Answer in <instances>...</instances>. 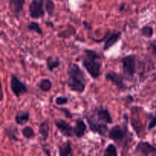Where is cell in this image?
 <instances>
[{"instance_id": "obj_1", "label": "cell", "mask_w": 156, "mask_h": 156, "mask_svg": "<svg viewBox=\"0 0 156 156\" xmlns=\"http://www.w3.org/2000/svg\"><path fill=\"white\" fill-rule=\"evenodd\" d=\"M67 85L73 92L83 93L86 88V76L79 66L70 62L66 70Z\"/></svg>"}, {"instance_id": "obj_2", "label": "cell", "mask_w": 156, "mask_h": 156, "mask_svg": "<svg viewBox=\"0 0 156 156\" xmlns=\"http://www.w3.org/2000/svg\"><path fill=\"white\" fill-rule=\"evenodd\" d=\"M82 66L92 79H97L101 76V56L97 51L91 49H85L82 56Z\"/></svg>"}, {"instance_id": "obj_3", "label": "cell", "mask_w": 156, "mask_h": 156, "mask_svg": "<svg viewBox=\"0 0 156 156\" xmlns=\"http://www.w3.org/2000/svg\"><path fill=\"white\" fill-rule=\"evenodd\" d=\"M126 123H127V120H126L124 123L122 125L117 124L112 126L108 132V137L110 140L114 141L120 146L126 144L129 141V135Z\"/></svg>"}, {"instance_id": "obj_4", "label": "cell", "mask_w": 156, "mask_h": 156, "mask_svg": "<svg viewBox=\"0 0 156 156\" xmlns=\"http://www.w3.org/2000/svg\"><path fill=\"white\" fill-rule=\"evenodd\" d=\"M121 63L123 66V75L125 79L132 81L137 72L138 60L135 54H130L123 56L121 59Z\"/></svg>"}, {"instance_id": "obj_5", "label": "cell", "mask_w": 156, "mask_h": 156, "mask_svg": "<svg viewBox=\"0 0 156 156\" xmlns=\"http://www.w3.org/2000/svg\"><path fill=\"white\" fill-rule=\"evenodd\" d=\"M85 119H86L88 127H89L90 130L91 132L94 133H98V135L101 136H105L107 133L109 132L108 124L99 121L98 119L94 117L93 114L85 116Z\"/></svg>"}, {"instance_id": "obj_6", "label": "cell", "mask_w": 156, "mask_h": 156, "mask_svg": "<svg viewBox=\"0 0 156 156\" xmlns=\"http://www.w3.org/2000/svg\"><path fill=\"white\" fill-rule=\"evenodd\" d=\"M10 86L12 93L16 98H20L28 91V88L25 82H22L15 74H11Z\"/></svg>"}, {"instance_id": "obj_7", "label": "cell", "mask_w": 156, "mask_h": 156, "mask_svg": "<svg viewBox=\"0 0 156 156\" xmlns=\"http://www.w3.org/2000/svg\"><path fill=\"white\" fill-rule=\"evenodd\" d=\"M29 15L34 19H38L45 15V0H31L28 6Z\"/></svg>"}, {"instance_id": "obj_8", "label": "cell", "mask_w": 156, "mask_h": 156, "mask_svg": "<svg viewBox=\"0 0 156 156\" xmlns=\"http://www.w3.org/2000/svg\"><path fill=\"white\" fill-rule=\"evenodd\" d=\"M133 154L135 156H156V148L149 142L140 141L137 143Z\"/></svg>"}, {"instance_id": "obj_9", "label": "cell", "mask_w": 156, "mask_h": 156, "mask_svg": "<svg viewBox=\"0 0 156 156\" xmlns=\"http://www.w3.org/2000/svg\"><path fill=\"white\" fill-rule=\"evenodd\" d=\"M105 77L108 82H111V83L114 84L120 91H123L128 88V87L126 86L124 82V76L120 73L114 71H108V73H105Z\"/></svg>"}, {"instance_id": "obj_10", "label": "cell", "mask_w": 156, "mask_h": 156, "mask_svg": "<svg viewBox=\"0 0 156 156\" xmlns=\"http://www.w3.org/2000/svg\"><path fill=\"white\" fill-rule=\"evenodd\" d=\"M54 124L58 130L64 136L67 138H71L74 135V129L69 123L62 119H55Z\"/></svg>"}, {"instance_id": "obj_11", "label": "cell", "mask_w": 156, "mask_h": 156, "mask_svg": "<svg viewBox=\"0 0 156 156\" xmlns=\"http://www.w3.org/2000/svg\"><path fill=\"white\" fill-rule=\"evenodd\" d=\"M93 115L99 121L104 123L111 124L113 123V117L110 111L103 107H100V108H98L97 109H95L94 114H93Z\"/></svg>"}, {"instance_id": "obj_12", "label": "cell", "mask_w": 156, "mask_h": 156, "mask_svg": "<svg viewBox=\"0 0 156 156\" xmlns=\"http://www.w3.org/2000/svg\"><path fill=\"white\" fill-rule=\"evenodd\" d=\"M121 34L122 33L120 31L109 32V34H107L106 39H105L103 47L104 51H107V50H110L112 47H114L120 41Z\"/></svg>"}, {"instance_id": "obj_13", "label": "cell", "mask_w": 156, "mask_h": 156, "mask_svg": "<svg viewBox=\"0 0 156 156\" xmlns=\"http://www.w3.org/2000/svg\"><path fill=\"white\" fill-rule=\"evenodd\" d=\"M25 0H9V7L12 15L18 17L24 9Z\"/></svg>"}, {"instance_id": "obj_14", "label": "cell", "mask_w": 156, "mask_h": 156, "mask_svg": "<svg viewBox=\"0 0 156 156\" xmlns=\"http://www.w3.org/2000/svg\"><path fill=\"white\" fill-rule=\"evenodd\" d=\"M3 133L5 136L7 137L11 142L15 143V142L19 141V138L18 137V128L14 125L10 124L5 126L3 129Z\"/></svg>"}, {"instance_id": "obj_15", "label": "cell", "mask_w": 156, "mask_h": 156, "mask_svg": "<svg viewBox=\"0 0 156 156\" xmlns=\"http://www.w3.org/2000/svg\"><path fill=\"white\" fill-rule=\"evenodd\" d=\"M73 129H74V135L76 136V138L81 139L85 136L87 129V126L82 119L79 118L76 120V124L73 127Z\"/></svg>"}, {"instance_id": "obj_16", "label": "cell", "mask_w": 156, "mask_h": 156, "mask_svg": "<svg viewBox=\"0 0 156 156\" xmlns=\"http://www.w3.org/2000/svg\"><path fill=\"white\" fill-rule=\"evenodd\" d=\"M50 121L48 119H45L43 120L39 125V133L41 135V139L44 141H46L49 136L50 133Z\"/></svg>"}, {"instance_id": "obj_17", "label": "cell", "mask_w": 156, "mask_h": 156, "mask_svg": "<svg viewBox=\"0 0 156 156\" xmlns=\"http://www.w3.org/2000/svg\"><path fill=\"white\" fill-rule=\"evenodd\" d=\"M59 156H74L72 143L69 140L59 146Z\"/></svg>"}, {"instance_id": "obj_18", "label": "cell", "mask_w": 156, "mask_h": 156, "mask_svg": "<svg viewBox=\"0 0 156 156\" xmlns=\"http://www.w3.org/2000/svg\"><path fill=\"white\" fill-rule=\"evenodd\" d=\"M60 59L57 56H48L46 59V66L49 72L52 73L55 69H57L60 66Z\"/></svg>"}, {"instance_id": "obj_19", "label": "cell", "mask_w": 156, "mask_h": 156, "mask_svg": "<svg viewBox=\"0 0 156 156\" xmlns=\"http://www.w3.org/2000/svg\"><path fill=\"white\" fill-rule=\"evenodd\" d=\"M29 119H30V114L28 111H18L15 116V123L20 126H22V125L27 123Z\"/></svg>"}, {"instance_id": "obj_20", "label": "cell", "mask_w": 156, "mask_h": 156, "mask_svg": "<svg viewBox=\"0 0 156 156\" xmlns=\"http://www.w3.org/2000/svg\"><path fill=\"white\" fill-rule=\"evenodd\" d=\"M37 86L43 92H49L52 89L53 83L49 79H43L37 84Z\"/></svg>"}, {"instance_id": "obj_21", "label": "cell", "mask_w": 156, "mask_h": 156, "mask_svg": "<svg viewBox=\"0 0 156 156\" xmlns=\"http://www.w3.org/2000/svg\"><path fill=\"white\" fill-rule=\"evenodd\" d=\"M27 29L28 30V31L34 32V33H36L39 35L44 34V32H43L41 26L36 21H30V22H29L27 24Z\"/></svg>"}, {"instance_id": "obj_22", "label": "cell", "mask_w": 156, "mask_h": 156, "mask_svg": "<svg viewBox=\"0 0 156 156\" xmlns=\"http://www.w3.org/2000/svg\"><path fill=\"white\" fill-rule=\"evenodd\" d=\"M104 156H118L117 149L114 143H110L104 151Z\"/></svg>"}, {"instance_id": "obj_23", "label": "cell", "mask_w": 156, "mask_h": 156, "mask_svg": "<svg viewBox=\"0 0 156 156\" xmlns=\"http://www.w3.org/2000/svg\"><path fill=\"white\" fill-rule=\"evenodd\" d=\"M21 132H22L23 136L25 139H27V140H31V139L34 138L35 136H36L34 129L30 126H24Z\"/></svg>"}, {"instance_id": "obj_24", "label": "cell", "mask_w": 156, "mask_h": 156, "mask_svg": "<svg viewBox=\"0 0 156 156\" xmlns=\"http://www.w3.org/2000/svg\"><path fill=\"white\" fill-rule=\"evenodd\" d=\"M142 36L146 38H151L154 34V29L153 27L149 25H146L140 29Z\"/></svg>"}, {"instance_id": "obj_25", "label": "cell", "mask_w": 156, "mask_h": 156, "mask_svg": "<svg viewBox=\"0 0 156 156\" xmlns=\"http://www.w3.org/2000/svg\"><path fill=\"white\" fill-rule=\"evenodd\" d=\"M45 11L49 16L52 17L54 14L55 4L53 0H46L45 1Z\"/></svg>"}, {"instance_id": "obj_26", "label": "cell", "mask_w": 156, "mask_h": 156, "mask_svg": "<svg viewBox=\"0 0 156 156\" xmlns=\"http://www.w3.org/2000/svg\"><path fill=\"white\" fill-rule=\"evenodd\" d=\"M75 34H76V29L74 28V27L70 26V29H67V30H63V31L58 34V35H59V37H60L67 38L71 37L72 35Z\"/></svg>"}, {"instance_id": "obj_27", "label": "cell", "mask_w": 156, "mask_h": 156, "mask_svg": "<svg viewBox=\"0 0 156 156\" xmlns=\"http://www.w3.org/2000/svg\"><path fill=\"white\" fill-rule=\"evenodd\" d=\"M147 50L150 51L151 54L153 56V57L156 59V43L153 41H149L148 44Z\"/></svg>"}, {"instance_id": "obj_28", "label": "cell", "mask_w": 156, "mask_h": 156, "mask_svg": "<svg viewBox=\"0 0 156 156\" xmlns=\"http://www.w3.org/2000/svg\"><path fill=\"white\" fill-rule=\"evenodd\" d=\"M69 100L66 97L64 96H58L56 99H55V103L56 105L59 106H62V105H65L68 103Z\"/></svg>"}, {"instance_id": "obj_29", "label": "cell", "mask_w": 156, "mask_h": 156, "mask_svg": "<svg viewBox=\"0 0 156 156\" xmlns=\"http://www.w3.org/2000/svg\"><path fill=\"white\" fill-rule=\"evenodd\" d=\"M156 127V110L155 113L152 117H151L150 120L149 122V124H148V130L151 131L153 129H155Z\"/></svg>"}, {"instance_id": "obj_30", "label": "cell", "mask_w": 156, "mask_h": 156, "mask_svg": "<svg viewBox=\"0 0 156 156\" xmlns=\"http://www.w3.org/2000/svg\"><path fill=\"white\" fill-rule=\"evenodd\" d=\"M58 109H59L60 111H62V112L64 114H65V116L67 117V118L70 119V118H72V117H73V114H72V113L69 111V110H68L67 108H58Z\"/></svg>"}, {"instance_id": "obj_31", "label": "cell", "mask_w": 156, "mask_h": 156, "mask_svg": "<svg viewBox=\"0 0 156 156\" xmlns=\"http://www.w3.org/2000/svg\"><path fill=\"white\" fill-rule=\"evenodd\" d=\"M82 24H83L84 27H85L86 30H92V26H91V24H90V23H88V22H87V21H84L83 22H82Z\"/></svg>"}, {"instance_id": "obj_32", "label": "cell", "mask_w": 156, "mask_h": 156, "mask_svg": "<svg viewBox=\"0 0 156 156\" xmlns=\"http://www.w3.org/2000/svg\"><path fill=\"white\" fill-rule=\"evenodd\" d=\"M124 7H125V3H122V4L120 5V7H119V10H120V12H122V11L124 10Z\"/></svg>"}, {"instance_id": "obj_33", "label": "cell", "mask_w": 156, "mask_h": 156, "mask_svg": "<svg viewBox=\"0 0 156 156\" xmlns=\"http://www.w3.org/2000/svg\"><path fill=\"white\" fill-rule=\"evenodd\" d=\"M45 23H46V24H47V25L50 26L51 27H53V22H51V21H46Z\"/></svg>"}, {"instance_id": "obj_34", "label": "cell", "mask_w": 156, "mask_h": 156, "mask_svg": "<svg viewBox=\"0 0 156 156\" xmlns=\"http://www.w3.org/2000/svg\"><path fill=\"white\" fill-rule=\"evenodd\" d=\"M154 80L156 81V73L154 74Z\"/></svg>"}]
</instances>
